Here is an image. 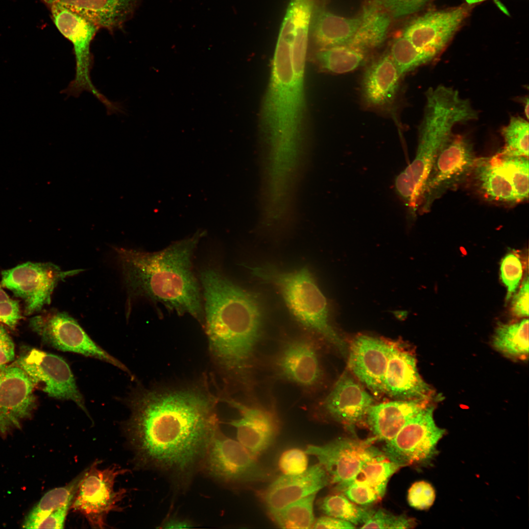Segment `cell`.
<instances>
[{
    "instance_id": "cell-1",
    "label": "cell",
    "mask_w": 529,
    "mask_h": 529,
    "mask_svg": "<svg viewBox=\"0 0 529 529\" xmlns=\"http://www.w3.org/2000/svg\"><path fill=\"white\" fill-rule=\"evenodd\" d=\"M216 400L196 387L133 391L130 416L123 428L137 464L185 488L219 428Z\"/></svg>"
},
{
    "instance_id": "cell-2",
    "label": "cell",
    "mask_w": 529,
    "mask_h": 529,
    "mask_svg": "<svg viewBox=\"0 0 529 529\" xmlns=\"http://www.w3.org/2000/svg\"><path fill=\"white\" fill-rule=\"evenodd\" d=\"M202 235L196 234L154 252L116 248L130 297L161 304L168 311L179 315L189 314L204 324L201 288L192 263Z\"/></svg>"
},
{
    "instance_id": "cell-3",
    "label": "cell",
    "mask_w": 529,
    "mask_h": 529,
    "mask_svg": "<svg viewBox=\"0 0 529 529\" xmlns=\"http://www.w3.org/2000/svg\"><path fill=\"white\" fill-rule=\"evenodd\" d=\"M199 279L212 354L224 370L242 373L261 333L264 313L259 299L214 268L202 270Z\"/></svg>"
},
{
    "instance_id": "cell-4",
    "label": "cell",
    "mask_w": 529,
    "mask_h": 529,
    "mask_svg": "<svg viewBox=\"0 0 529 529\" xmlns=\"http://www.w3.org/2000/svg\"><path fill=\"white\" fill-rule=\"evenodd\" d=\"M308 44L278 38L270 81L260 113L262 147L278 154L307 148L304 72Z\"/></svg>"
},
{
    "instance_id": "cell-5",
    "label": "cell",
    "mask_w": 529,
    "mask_h": 529,
    "mask_svg": "<svg viewBox=\"0 0 529 529\" xmlns=\"http://www.w3.org/2000/svg\"><path fill=\"white\" fill-rule=\"evenodd\" d=\"M419 128L414 159L396 178V192L411 213L416 211L420 195L434 160L442 146L452 134L455 125L477 118V111L458 91L445 86L431 88Z\"/></svg>"
},
{
    "instance_id": "cell-6",
    "label": "cell",
    "mask_w": 529,
    "mask_h": 529,
    "mask_svg": "<svg viewBox=\"0 0 529 529\" xmlns=\"http://www.w3.org/2000/svg\"><path fill=\"white\" fill-rule=\"evenodd\" d=\"M249 269L253 275L279 291L298 321L344 353L345 343L330 323L326 299L307 267L289 272L264 264Z\"/></svg>"
},
{
    "instance_id": "cell-7",
    "label": "cell",
    "mask_w": 529,
    "mask_h": 529,
    "mask_svg": "<svg viewBox=\"0 0 529 529\" xmlns=\"http://www.w3.org/2000/svg\"><path fill=\"white\" fill-rule=\"evenodd\" d=\"M52 19L61 34L72 44L75 59L74 79L63 93L78 97L83 92L93 94L106 107L112 110L115 103L105 97L95 87L91 78L94 58L91 44L99 28L92 22L57 1L50 7Z\"/></svg>"
},
{
    "instance_id": "cell-8",
    "label": "cell",
    "mask_w": 529,
    "mask_h": 529,
    "mask_svg": "<svg viewBox=\"0 0 529 529\" xmlns=\"http://www.w3.org/2000/svg\"><path fill=\"white\" fill-rule=\"evenodd\" d=\"M478 158L470 141L452 134L439 150L423 188L418 209L426 212L447 191L470 176Z\"/></svg>"
},
{
    "instance_id": "cell-9",
    "label": "cell",
    "mask_w": 529,
    "mask_h": 529,
    "mask_svg": "<svg viewBox=\"0 0 529 529\" xmlns=\"http://www.w3.org/2000/svg\"><path fill=\"white\" fill-rule=\"evenodd\" d=\"M226 484L262 481L269 473L238 441L225 436L218 428L212 437L200 470Z\"/></svg>"
},
{
    "instance_id": "cell-10",
    "label": "cell",
    "mask_w": 529,
    "mask_h": 529,
    "mask_svg": "<svg viewBox=\"0 0 529 529\" xmlns=\"http://www.w3.org/2000/svg\"><path fill=\"white\" fill-rule=\"evenodd\" d=\"M98 462L85 471L71 508L82 514L95 529L105 528L108 514L119 510L125 489L116 490V478L126 470L114 465L101 469Z\"/></svg>"
},
{
    "instance_id": "cell-11",
    "label": "cell",
    "mask_w": 529,
    "mask_h": 529,
    "mask_svg": "<svg viewBox=\"0 0 529 529\" xmlns=\"http://www.w3.org/2000/svg\"><path fill=\"white\" fill-rule=\"evenodd\" d=\"M433 410V406H426L408 421L393 438L386 441L385 455L402 467L430 464L437 455V444L446 432L436 425Z\"/></svg>"
},
{
    "instance_id": "cell-12",
    "label": "cell",
    "mask_w": 529,
    "mask_h": 529,
    "mask_svg": "<svg viewBox=\"0 0 529 529\" xmlns=\"http://www.w3.org/2000/svg\"><path fill=\"white\" fill-rule=\"evenodd\" d=\"M82 269L62 270L51 263L26 262L1 272V285L24 302V312L30 315L50 304L54 289L65 278Z\"/></svg>"
},
{
    "instance_id": "cell-13",
    "label": "cell",
    "mask_w": 529,
    "mask_h": 529,
    "mask_svg": "<svg viewBox=\"0 0 529 529\" xmlns=\"http://www.w3.org/2000/svg\"><path fill=\"white\" fill-rule=\"evenodd\" d=\"M29 326L48 345L103 361L130 374L123 363L97 345L65 312L54 310L35 316L30 319Z\"/></svg>"
},
{
    "instance_id": "cell-14",
    "label": "cell",
    "mask_w": 529,
    "mask_h": 529,
    "mask_svg": "<svg viewBox=\"0 0 529 529\" xmlns=\"http://www.w3.org/2000/svg\"><path fill=\"white\" fill-rule=\"evenodd\" d=\"M13 363L26 374L35 388L52 398L72 401L88 413L71 369L62 357L35 348L26 349Z\"/></svg>"
},
{
    "instance_id": "cell-15",
    "label": "cell",
    "mask_w": 529,
    "mask_h": 529,
    "mask_svg": "<svg viewBox=\"0 0 529 529\" xmlns=\"http://www.w3.org/2000/svg\"><path fill=\"white\" fill-rule=\"evenodd\" d=\"M372 440L339 438L322 445H309L305 452L314 456L339 491L354 479L363 466L383 452Z\"/></svg>"
},
{
    "instance_id": "cell-16",
    "label": "cell",
    "mask_w": 529,
    "mask_h": 529,
    "mask_svg": "<svg viewBox=\"0 0 529 529\" xmlns=\"http://www.w3.org/2000/svg\"><path fill=\"white\" fill-rule=\"evenodd\" d=\"M469 11V7L461 5L427 12L409 23L402 36L434 59L447 46Z\"/></svg>"
},
{
    "instance_id": "cell-17",
    "label": "cell",
    "mask_w": 529,
    "mask_h": 529,
    "mask_svg": "<svg viewBox=\"0 0 529 529\" xmlns=\"http://www.w3.org/2000/svg\"><path fill=\"white\" fill-rule=\"evenodd\" d=\"M34 388L18 366L0 365V435L19 429L31 417L36 406Z\"/></svg>"
},
{
    "instance_id": "cell-18",
    "label": "cell",
    "mask_w": 529,
    "mask_h": 529,
    "mask_svg": "<svg viewBox=\"0 0 529 529\" xmlns=\"http://www.w3.org/2000/svg\"><path fill=\"white\" fill-rule=\"evenodd\" d=\"M384 393L399 400L427 401L430 386L419 374L414 356L399 344L389 342Z\"/></svg>"
},
{
    "instance_id": "cell-19",
    "label": "cell",
    "mask_w": 529,
    "mask_h": 529,
    "mask_svg": "<svg viewBox=\"0 0 529 529\" xmlns=\"http://www.w3.org/2000/svg\"><path fill=\"white\" fill-rule=\"evenodd\" d=\"M389 345L381 339L361 335L352 340L349 347L350 370L375 396L384 393Z\"/></svg>"
},
{
    "instance_id": "cell-20",
    "label": "cell",
    "mask_w": 529,
    "mask_h": 529,
    "mask_svg": "<svg viewBox=\"0 0 529 529\" xmlns=\"http://www.w3.org/2000/svg\"><path fill=\"white\" fill-rule=\"evenodd\" d=\"M274 364L280 376L301 386H313L321 378L316 350L305 339L295 338L285 343L277 354Z\"/></svg>"
},
{
    "instance_id": "cell-21",
    "label": "cell",
    "mask_w": 529,
    "mask_h": 529,
    "mask_svg": "<svg viewBox=\"0 0 529 529\" xmlns=\"http://www.w3.org/2000/svg\"><path fill=\"white\" fill-rule=\"evenodd\" d=\"M229 403L240 414L230 424L236 429L238 441L254 456L259 455L273 442L278 431L277 419L270 410L251 407L230 400Z\"/></svg>"
},
{
    "instance_id": "cell-22",
    "label": "cell",
    "mask_w": 529,
    "mask_h": 529,
    "mask_svg": "<svg viewBox=\"0 0 529 529\" xmlns=\"http://www.w3.org/2000/svg\"><path fill=\"white\" fill-rule=\"evenodd\" d=\"M329 477L319 463L295 475H283L275 480L265 493L264 500L272 514L301 498L316 493L327 485Z\"/></svg>"
},
{
    "instance_id": "cell-23",
    "label": "cell",
    "mask_w": 529,
    "mask_h": 529,
    "mask_svg": "<svg viewBox=\"0 0 529 529\" xmlns=\"http://www.w3.org/2000/svg\"><path fill=\"white\" fill-rule=\"evenodd\" d=\"M374 400L354 379L345 371L337 380L323 402V408L332 418L353 426L366 416Z\"/></svg>"
},
{
    "instance_id": "cell-24",
    "label": "cell",
    "mask_w": 529,
    "mask_h": 529,
    "mask_svg": "<svg viewBox=\"0 0 529 529\" xmlns=\"http://www.w3.org/2000/svg\"><path fill=\"white\" fill-rule=\"evenodd\" d=\"M401 467L383 453L365 464L341 492L358 505H371L384 497L389 479Z\"/></svg>"
},
{
    "instance_id": "cell-25",
    "label": "cell",
    "mask_w": 529,
    "mask_h": 529,
    "mask_svg": "<svg viewBox=\"0 0 529 529\" xmlns=\"http://www.w3.org/2000/svg\"><path fill=\"white\" fill-rule=\"evenodd\" d=\"M401 76L389 53L374 61L366 69L361 82L365 103L375 108H384L394 101Z\"/></svg>"
},
{
    "instance_id": "cell-26",
    "label": "cell",
    "mask_w": 529,
    "mask_h": 529,
    "mask_svg": "<svg viewBox=\"0 0 529 529\" xmlns=\"http://www.w3.org/2000/svg\"><path fill=\"white\" fill-rule=\"evenodd\" d=\"M425 401L400 400L372 405L366 417L376 438L386 441L393 438L411 418L426 406Z\"/></svg>"
},
{
    "instance_id": "cell-27",
    "label": "cell",
    "mask_w": 529,
    "mask_h": 529,
    "mask_svg": "<svg viewBox=\"0 0 529 529\" xmlns=\"http://www.w3.org/2000/svg\"><path fill=\"white\" fill-rule=\"evenodd\" d=\"M142 0H58L99 28L112 31L133 15Z\"/></svg>"
},
{
    "instance_id": "cell-28",
    "label": "cell",
    "mask_w": 529,
    "mask_h": 529,
    "mask_svg": "<svg viewBox=\"0 0 529 529\" xmlns=\"http://www.w3.org/2000/svg\"><path fill=\"white\" fill-rule=\"evenodd\" d=\"M360 17L347 18L317 5L312 17L310 35L318 48L348 44L360 23Z\"/></svg>"
},
{
    "instance_id": "cell-29",
    "label": "cell",
    "mask_w": 529,
    "mask_h": 529,
    "mask_svg": "<svg viewBox=\"0 0 529 529\" xmlns=\"http://www.w3.org/2000/svg\"><path fill=\"white\" fill-rule=\"evenodd\" d=\"M470 175L477 191L487 200L508 204L519 203L495 156L477 158Z\"/></svg>"
},
{
    "instance_id": "cell-30",
    "label": "cell",
    "mask_w": 529,
    "mask_h": 529,
    "mask_svg": "<svg viewBox=\"0 0 529 529\" xmlns=\"http://www.w3.org/2000/svg\"><path fill=\"white\" fill-rule=\"evenodd\" d=\"M359 17L358 27L347 44L367 52L384 43L392 18L373 1L364 6Z\"/></svg>"
},
{
    "instance_id": "cell-31",
    "label": "cell",
    "mask_w": 529,
    "mask_h": 529,
    "mask_svg": "<svg viewBox=\"0 0 529 529\" xmlns=\"http://www.w3.org/2000/svg\"><path fill=\"white\" fill-rule=\"evenodd\" d=\"M84 472L67 485L47 492L25 517L22 527L35 529L37 524L47 516L70 508Z\"/></svg>"
},
{
    "instance_id": "cell-32",
    "label": "cell",
    "mask_w": 529,
    "mask_h": 529,
    "mask_svg": "<svg viewBox=\"0 0 529 529\" xmlns=\"http://www.w3.org/2000/svg\"><path fill=\"white\" fill-rule=\"evenodd\" d=\"M366 52L349 44L317 49L314 60L322 70L342 74L355 70L362 65Z\"/></svg>"
},
{
    "instance_id": "cell-33",
    "label": "cell",
    "mask_w": 529,
    "mask_h": 529,
    "mask_svg": "<svg viewBox=\"0 0 529 529\" xmlns=\"http://www.w3.org/2000/svg\"><path fill=\"white\" fill-rule=\"evenodd\" d=\"M494 348L512 358L525 359L529 354V320L497 326L492 340Z\"/></svg>"
},
{
    "instance_id": "cell-34",
    "label": "cell",
    "mask_w": 529,
    "mask_h": 529,
    "mask_svg": "<svg viewBox=\"0 0 529 529\" xmlns=\"http://www.w3.org/2000/svg\"><path fill=\"white\" fill-rule=\"evenodd\" d=\"M315 495H308L271 514L274 521L281 528H313L315 521L313 506Z\"/></svg>"
},
{
    "instance_id": "cell-35",
    "label": "cell",
    "mask_w": 529,
    "mask_h": 529,
    "mask_svg": "<svg viewBox=\"0 0 529 529\" xmlns=\"http://www.w3.org/2000/svg\"><path fill=\"white\" fill-rule=\"evenodd\" d=\"M319 506L326 515L349 522L355 526L365 523L374 511L358 505L342 494L330 495L320 502Z\"/></svg>"
},
{
    "instance_id": "cell-36",
    "label": "cell",
    "mask_w": 529,
    "mask_h": 529,
    "mask_svg": "<svg viewBox=\"0 0 529 529\" xmlns=\"http://www.w3.org/2000/svg\"><path fill=\"white\" fill-rule=\"evenodd\" d=\"M511 183L518 202L529 198V157L494 155Z\"/></svg>"
},
{
    "instance_id": "cell-37",
    "label": "cell",
    "mask_w": 529,
    "mask_h": 529,
    "mask_svg": "<svg viewBox=\"0 0 529 529\" xmlns=\"http://www.w3.org/2000/svg\"><path fill=\"white\" fill-rule=\"evenodd\" d=\"M529 123L519 116L512 117L502 130L505 144L499 153L508 156L529 157Z\"/></svg>"
},
{
    "instance_id": "cell-38",
    "label": "cell",
    "mask_w": 529,
    "mask_h": 529,
    "mask_svg": "<svg viewBox=\"0 0 529 529\" xmlns=\"http://www.w3.org/2000/svg\"><path fill=\"white\" fill-rule=\"evenodd\" d=\"M389 53L401 77L433 59L418 49L403 36L394 40Z\"/></svg>"
},
{
    "instance_id": "cell-39",
    "label": "cell",
    "mask_w": 529,
    "mask_h": 529,
    "mask_svg": "<svg viewBox=\"0 0 529 529\" xmlns=\"http://www.w3.org/2000/svg\"><path fill=\"white\" fill-rule=\"evenodd\" d=\"M362 525V529H408L413 527L415 522L404 515H395L379 509Z\"/></svg>"
},
{
    "instance_id": "cell-40",
    "label": "cell",
    "mask_w": 529,
    "mask_h": 529,
    "mask_svg": "<svg viewBox=\"0 0 529 529\" xmlns=\"http://www.w3.org/2000/svg\"><path fill=\"white\" fill-rule=\"evenodd\" d=\"M500 273L502 282L507 288L508 298L515 291L523 274L522 263L517 256L512 253L506 255L502 261Z\"/></svg>"
},
{
    "instance_id": "cell-41",
    "label": "cell",
    "mask_w": 529,
    "mask_h": 529,
    "mask_svg": "<svg viewBox=\"0 0 529 529\" xmlns=\"http://www.w3.org/2000/svg\"><path fill=\"white\" fill-rule=\"evenodd\" d=\"M430 0H373L391 18H399L413 14L423 8Z\"/></svg>"
},
{
    "instance_id": "cell-42",
    "label": "cell",
    "mask_w": 529,
    "mask_h": 529,
    "mask_svg": "<svg viewBox=\"0 0 529 529\" xmlns=\"http://www.w3.org/2000/svg\"><path fill=\"white\" fill-rule=\"evenodd\" d=\"M435 498L434 488L431 484L425 481L414 482L408 491V503L417 509L429 508L433 505Z\"/></svg>"
},
{
    "instance_id": "cell-43",
    "label": "cell",
    "mask_w": 529,
    "mask_h": 529,
    "mask_svg": "<svg viewBox=\"0 0 529 529\" xmlns=\"http://www.w3.org/2000/svg\"><path fill=\"white\" fill-rule=\"evenodd\" d=\"M308 463L305 451L294 448L283 453L279 460V466L284 475H295L304 472L308 469Z\"/></svg>"
},
{
    "instance_id": "cell-44",
    "label": "cell",
    "mask_w": 529,
    "mask_h": 529,
    "mask_svg": "<svg viewBox=\"0 0 529 529\" xmlns=\"http://www.w3.org/2000/svg\"><path fill=\"white\" fill-rule=\"evenodd\" d=\"M21 318L19 303L11 298L0 301V322L14 329Z\"/></svg>"
},
{
    "instance_id": "cell-45",
    "label": "cell",
    "mask_w": 529,
    "mask_h": 529,
    "mask_svg": "<svg viewBox=\"0 0 529 529\" xmlns=\"http://www.w3.org/2000/svg\"><path fill=\"white\" fill-rule=\"evenodd\" d=\"M513 313L520 317L529 315V279L523 281L518 292L513 298L512 303Z\"/></svg>"
},
{
    "instance_id": "cell-46",
    "label": "cell",
    "mask_w": 529,
    "mask_h": 529,
    "mask_svg": "<svg viewBox=\"0 0 529 529\" xmlns=\"http://www.w3.org/2000/svg\"><path fill=\"white\" fill-rule=\"evenodd\" d=\"M15 359V346L4 327L0 325V365L7 364Z\"/></svg>"
},
{
    "instance_id": "cell-47",
    "label": "cell",
    "mask_w": 529,
    "mask_h": 529,
    "mask_svg": "<svg viewBox=\"0 0 529 529\" xmlns=\"http://www.w3.org/2000/svg\"><path fill=\"white\" fill-rule=\"evenodd\" d=\"M354 524L337 518L326 516L315 520L312 529H354Z\"/></svg>"
},
{
    "instance_id": "cell-48",
    "label": "cell",
    "mask_w": 529,
    "mask_h": 529,
    "mask_svg": "<svg viewBox=\"0 0 529 529\" xmlns=\"http://www.w3.org/2000/svg\"><path fill=\"white\" fill-rule=\"evenodd\" d=\"M192 523L186 519L169 517L162 525L164 529H188L193 527Z\"/></svg>"
},
{
    "instance_id": "cell-49",
    "label": "cell",
    "mask_w": 529,
    "mask_h": 529,
    "mask_svg": "<svg viewBox=\"0 0 529 529\" xmlns=\"http://www.w3.org/2000/svg\"><path fill=\"white\" fill-rule=\"evenodd\" d=\"M9 299H10V297L3 290L0 285V301L6 300Z\"/></svg>"
},
{
    "instance_id": "cell-50",
    "label": "cell",
    "mask_w": 529,
    "mask_h": 529,
    "mask_svg": "<svg viewBox=\"0 0 529 529\" xmlns=\"http://www.w3.org/2000/svg\"><path fill=\"white\" fill-rule=\"evenodd\" d=\"M523 102H524L525 114L526 115V118L527 119H528V118H529V99H528V98L527 97L526 98H524Z\"/></svg>"
},
{
    "instance_id": "cell-51",
    "label": "cell",
    "mask_w": 529,
    "mask_h": 529,
    "mask_svg": "<svg viewBox=\"0 0 529 529\" xmlns=\"http://www.w3.org/2000/svg\"><path fill=\"white\" fill-rule=\"evenodd\" d=\"M46 4H47L49 7L54 3L58 1V0H42Z\"/></svg>"
}]
</instances>
